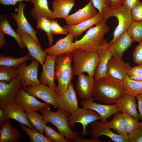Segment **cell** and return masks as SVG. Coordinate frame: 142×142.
<instances>
[{
	"mask_svg": "<svg viewBox=\"0 0 142 142\" xmlns=\"http://www.w3.org/2000/svg\"><path fill=\"white\" fill-rule=\"evenodd\" d=\"M8 120L3 109L0 108V125L1 127Z\"/></svg>",
	"mask_w": 142,
	"mask_h": 142,
	"instance_id": "cell-50",
	"label": "cell"
},
{
	"mask_svg": "<svg viewBox=\"0 0 142 142\" xmlns=\"http://www.w3.org/2000/svg\"><path fill=\"white\" fill-rule=\"evenodd\" d=\"M101 119L100 115L96 111L84 108H79L68 118V121L70 127L72 129L76 123L81 124L83 126L81 135L84 137L90 133V131H88L87 130V126L94 121Z\"/></svg>",
	"mask_w": 142,
	"mask_h": 142,
	"instance_id": "cell-7",
	"label": "cell"
},
{
	"mask_svg": "<svg viewBox=\"0 0 142 142\" xmlns=\"http://www.w3.org/2000/svg\"><path fill=\"white\" fill-rule=\"evenodd\" d=\"M125 93L135 97L139 94H142V81H137L131 79L128 74L123 80Z\"/></svg>",
	"mask_w": 142,
	"mask_h": 142,
	"instance_id": "cell-31",
	"label": "cell"
},
{
	"mask_svg": "<svg viewBox=\"0 0 142 142\" xmlns=\"http://www.w3.org/2000/svg\"><path fill=\"white\" fill-rule=\"evenodd\" d=\"M23 1L30 2L29 0H0V3L1 4L4 6H15L17 3Z\"/></svg>",
	"mask_w": 142,
	"mask_h": 142,
	"instance_id": "cell-48",
	"label": "cell"
},
{
	"mask_svg": "<svg viewBox=\"0 0 142 142\" xmlns=\"http://www.w3.org/2000/svg\"><path fill=\"white\" fill-rule=\"evenodd\" d=\"M94 7L97 9L100 13L105 8L110 6L109 0H91Z\"/></svg>",
	"mask_w": 142,
	"mask_h": 142,
	"instance_id": "cell-45",
	"label": "cell"
},
{
	"mask_svg": "<svg viewBox=\"0 0 142 142\" xmlns=\"http://www.w3.org/2000/svg\"><path fill=\"white\" fill-rule=\"evenodd\" d=\"M125 92L123 80L107 77L96 82L93 96L96 100L109 104L116 103Z\"/></svg>",
	"mask_w": 142,
	"mask_h": 142,
	"instance_id": "cell-1",
	"label": "cell"
},
{
	"mask_svg": "<svg viewBox=\"0 0 142 142\" xmlns=\"http://www.w3.org/2000/svg\"><path fill=\"white\" fill-rule=\"evenodd\" d=\"M0 31L4 34L10 36L14 38L20 48L23 49L25 47L20 36L12 29L5 16H1Z\"/></svg>",
	"mask_w": 142,
	"mask_h": 142,
	"instance_id": "cell-30",
	"label": "cell"
},
{
	"mask_svg": "<svg viewBox=\"0 0 142 142\" xmlns=\"http://www.w3.org/2000/svg\"><path fill=\"white\" fill-rule=\"evenodd\" d=\"M1 127L0 142L19 141L21 137L19 132L12 126L9 120Z\"/></svg>",
	"mask_w": 142,
	"mask_h": 142,
	"instance_id": "cell-29",
	"label": "cell"
},
{
	"mask_svg": "<svg viewBox=\"0 0 142 142\" xmlns=\"http://www.w3.org/2000/svg\"><path fill=\"white\" fill-rule=\"evenodd\" d=\"M106 21L103 20L90 28L81 39H76L73 43L75 49L97 52L106 40L104 39L105 35L109 31Z\"/></svg>",
	"mask_w": 142,
	"mask_h": 142,
	"instance_id": "cell-2",
	"label": "cell"
},
{
	"mask_svg": "<svg viewBox=\"0 0 142 142\" xmlns=\"http://www.w3.org/2000/svg\"><path fill=\"white\" fill-rule=\"evenodd\" d=\"M13 103L20 106L26 113L49 108L50 105L45 102H39L34 97L26 92L23 88L21 89Z\"/></svg>",
	"mask_w": 142,
	"mask_h": 142,
	"instance_id": "cell-12",
	"label": "cell"
},
{
	"mask_svg": "<svg viewBox=\"0 0 142 142\" xmlns=\"http://www.w3.org/2000/svg\"><path fill=\"white\" fill-rule=\"evenodd\" d=\"M107 124V121L104 123L97 120L91 123L90 136L92 139L97 142H100L98 138L101 135H104L109 138L115 142H129L128 135H122L113 133L110 130Z\"/></svg>",
	"mask_w": 142,
	"mask_h": 142,
	"instance_id": "cell-10",
	"label": "cell"
},
{
	"mask_svg": "<svg viewBox=\"0 0 142 142\" xmlns=\"http://www.w3.org/2000/svg\"><path fill=\"white\" fill-rule=\"evenodd\" d=\"M140 1V0H123V5L131 10Z\"/></svg>",
	"mask_w": 142,
	"mask_h": 142,
	"instance_id": "cell-47",
	"label": "cell"
},
{
	"mask_svg": "<svg viewBox=\"0 0 142 142\" xmlns=\"http://www.w3.org/2000/svg\"><path fill=\"white\" fill-rule=\"evenodd\" d=\"M131 68L129 63L112 56L108 63L106 74L110 77L123 80Z\"/></svg>",
	"mask_w": 142,
	"mask_h": 142,
	"instance_id": "cell-16",
	"label": "cell"
},
{
	"mask_svg": "<svg viewBox=\"0 0 142 142\" xmlns=\"http://www.w3.org/2000/svg\"><path fill=\"white\" fill-rule=\"evenodd\" d=\"M4 34L0 31V48H1L5 45L7 44L4 37Z\"/></svg>",
	"mask_w": 142,
	"mask_h": 142,
	"instance_id": "cell-52",
	"label": "cell"
},
{
	"mask_svg": "<svg viewBox=\"0 0 142 142\" xmlns=\"http://www.w3.org/2000/svg\"><path fill=\"white\" fill-rule=\"evenodd\" d=\"M133 56L135 63L138 64H142V41L134 50Z\"/></svg>",
	"mask_w": 142,
	"mask_h": 142,
	"instance_id": "cell-43",
	"label": "cell"
},
{
	"mask_svg": "<svg viewBox=\"0 0 142 142\" xmlns=\"http://www.w3.org/2000/svg\"><path fill=\"white\" fill-rule=\"evenodd\" d=\"M110 6L117 7L123 5V0H109Z\"/></svg>",
	"mask_w": 142,
	"mask_h": 142,
	"instance_id": "cell-51",
	"label": "cell"
},
{
	"mask_svg": "<svg viewBox=\"0 0 142 142\" xmlns=\"http://www.w3.org/2000/svg\"><path fill=\"white\" fill-rule=\"evenodd\" d=\"M98 12L95 9L91 0H90L83 8L69 15L65 19V22L68 25H76L94 17Z\"/></svg>",
	"mask_w": 142,
	"mask_h": 142,
	"instance_id": "cell-21",
	"label": "cell"
},
{
	"mask_svg": "<svg viewBox=\"0 0 142 142\" xmlns=\"http://www.w3.org/2000/svg\"><path fill=\"white\" fill-rule=\"evenodd\" d=\"M39 111L48 123L54 125L58 132L70 141H83V138L79 136V133L72 131L69 125L68 118L70 115L59 108L56 112L50 110L49 107L41 109Z\"/></svg>",
	"mask_w": 142,
	"mask_h": 142,
	"instance_id": "cell-3",
	"label": "cell"
},
{
	"mask_svg": "<svg viewBox=\"0 0 142 142\" xmlns=\"http://www.w3.org/2000/svg\"><path fill=\"white\" fill-rule=\"evenodd\" d=\"M122 113L124 120L126 131L128 134L139 127L140 122L126 113Z\"/></svg>",
	"mask_w": 142,
	"mask_h": 142,
	"instance_id": "cell-40",
	"label": "cell"
},
{
	"mask_svg": "<svg viewBox=\"0 0 142 142\" xmlns=\"http://www.w3.org/2000/svg\"><path fill=\"white\" fill-rule=\"evenodd\" d=\"M34 5L31 10L30 14L32 18L37 20L41 16H45L51 21L54 20L53 11L49 8L47 0H29Z\"/></svg>",
	"mask_w": 142,
	"mask_h": 142,
	"instance_id": "cell-28",
	"label": "cell"
},
{
	"mask_svg": "<svg viewBox=\"0 0 142 142\" xmlns=\"http://www.w3.org/2000/svg\"><path fill=\"white\" fill-rule=\"evenodd\" d=\"M130 78L131 79L137 81H142V73L135 76H129Z\"/></svg>",
	"mask_w": 142,
	"mask_h": 142,
	"instance_id": "cell-53",
	"label": "cell"
},
{
	"mask_svg": "<svg viewBox=\"0 0 142 142\" xmlns=\"http://www.w3.org/2000/svg\"><path fill=\"white\" fill-rule=\"evenodd\" d=\"M24 90L29 94L42 100L58 109L57 100L59 96L55 90L41 83L27 86Z\"/></svg>",
	"mask_w": 142,
	"mask_h": 142,
	"instance_id": "cell-9",
	"label": "cell"
},
{
	"mask_svg": "<svg viewBox=\"0 0 142 142\" xmlns=\"http://www.w3.org/2000/svg\"><path fill=\"white\" fill-rule=\"evenodd\" d=\"M21 128L29 136L31 142H53L47 136H45L34 129L29 128L20 123Z\"/></svg>",
	"mask_w": 142,
	"mask_h": 142,
	"instance_id": "cell-37",
	"label": "cell"
},
{
	"mask_svg": "<svg viewBox=\"0 0 142 142\" xmlns=\"http://www.w3.org/2000/svg\"><path fill=\"white\" fill-rule=\"evenodd\" d=\"M136 99L135 97L125 93L116 103L118 105L121 111L125 113L139 121L141 120V117L137 111Z\"/></svg>",
	"mask_w": 142,
	"mask_h": 142,
	"instance_id": "cell-24",
	"label": "cell"
},
{
	"mask_svg": "<svg viewBox=\"0 0 142 142\" xmlns=\"http://www.w3.org/2000/svg\"><path fill=\"white\" fill-rule=\"evenodd\" d=\"M103 20H106L112 17H115L118 19V24L113 32V38L106 45L112 43L121 34L126 31L133 22L131 10L122 5L117 7L109 6L105 8L101 14Z\"/></svg>",
	"mask_w": 142,
	"mask_h": 142,
	"instance_id": "cell-6",
	"label": "cell"
},
{
	"mask_svg": "<svg viewBox=\"0 0 142 142\" xmlns=\"http://www.w3.org/2000/svg\"><path fill=\"white\" fill-rule=\"evenodd\" d=\"M142 73V64L131 68L128 72L129 76L136 75Z\"/></svg>",
	"mask_w": 142,
	"mask_h": 142,
	"instance_id": "cell-46",
	"label": "cell"
},
{
	"mask_svg": "<svg viewBox=\"0 0 142 142\" xmlns=\"http://www.w3.org/2000/svg\"><path fill=\"white\" fill-rule=\"evenodd\" d=\"M110 129L116 131L118 134L122 135H127L125 127L124 120L122 113L118 112L114 116L113 119L107 122Z\"/></svg>",
	"mask_w": 142,
	"mask_h": 142,
	"instance_id": "cell-34",
	"label": "cell"
},
{
	"mask_svg": "<svg viewBox=\"0 0 142 142\" xmlns=\"http://www.w3.org/2000/svg\"><path fill=\"white\" fill-rule=\"evenodd\" d=\"M94 98L88 100H82L80 104L83 108L94 110L97 112L101 117V122L104 123L111 116L121 111L117 104L104 105L98 104L93 101Z\"/></svg>",
	"mask_w": 142,
	"mask_h": 142,
	"instance_id": "cell-14",
	"label": "cell"
},
{
	"mask_svg": "<svg viewBox=\"0 0 142 142\" xmlns=\"http://www.w3.org/2000/svg\"><path fill=\"white\" fill-rule=\"evenodd\" d=\"M107 43L106 40L97 52L99 58L94 76L95 82L103 78L108 77L106 74L107 65L109 60L112 56L105 45Z\"/></svg>",
	"mask_w": 142,
	"mask_h": 142,
	"instance_id": "cell-23",
	"label": "cell"
},
{
	"mask_svg": "<svg viewBox=\"0 0 142 142\" xmlns=\"http://www.w3.org/2000/svg\"><path fill=\"white\" fill-rule=\"evenodd\" d=\"M57 55H48L42 65L43 70L40 74V83L55 89L56 86L54 82L55 76V59Z\"/></svg>",
	"mask_w": 142,
	"mask_h": 142,
	"instance_id": "cell-17",
	"label": "cell"
},
{
	"mask_svg": "<svg viewBox=\"0 0 142 142\" xmlns=\"http://www.w3.org/2000/svg\"><path fill=\"white\" fill-rule=\"evenodd\" d=\"M19 72L18 69L13 67L0 66V80L9 83L12 79L17 78Z\"/></svg>",
	"mask_w": 142,
	"mask_h": 142,
	"instance_id": "cell-36",
	"label": "cell"
},
{
	"mask_svg": "<svg viewBox=\"0 0 142 142\" xmlns=\"http://www.w3.org/2000/svg\"><path fill=\"white\" fill-rule=\"evenodd\" d=\"M57 104L58 109H61L70 115L79 108L72 83H70L64 93L59 95L57 100Z\"/></svg>",
	"mask_w": 142,
	"mask_h": 142,
	"instance_id": "cell-13",
	"label": "cell"
},
{
	"mask_svg": "<svg viewBox=\"0 0 142 142\" xmlns=\"http://www.w3.org/2000/svg\"><path fill=\"white\" fill-rule=\"evenodd\" d=\"M102 14L98 12L94 17L84 21L77 24L74 25H66L63 27L67 31L68 33H71L74 38L79 37L82 33L88 28L103 20Z\"/></svg>",
	"mask_w": 142,
	"mask_h": 142,
	"instance_id": "cell-26",
	"label": "cell"
},
{
	"mask_svg": "<svg viewBox=\"0 0 142 142\" xmlns=\"http://www.w3.org/2000/svg\"><path fill=\"white\" fill-rule=\"evenodd\" d=\"M50 27L53 34H63L68 33L65 28L62 27L58 23L57 21L54 19L51 21Z\"/></svg>",
	"mask_w": 142,
	"mask_h": 142,
	"instance_id": "cell-42",
	"label": "cell"
},
{
	"mask_svg": "<svg viewBox=\"0 0 142 142\" xmlns=\"http://www.w3.org/2000/svg\"><path fill=\"white\" fill-rule=\"evenodd\" d=\"M133 21L142 22V2L140 1L131 10Z\"/></svg>",
	"mask_w": 142,
	"mask_h": 142,
	"instance_id": "cell-41",
	"label": "cell"
},
{
	"mask_svg": "<svg viewBox=\"0 0 142 142\" xmlns=\"http://www.w3.org/2000/svg\"><path fill=\"white\" fill-rule=\"evenodd\" d=\"M72 53L74 75L78 76L85 72L93 78L99 58L98 52L75 49Z\"/></svg>",
	"mask_w": 142,
	"mask_h": 142,
	"instance_id": "cell-5",
	"label": "cell"
},
{
	"mask_svg": "<svg viewBox=\"0 0 142 142\" xmlns=\"http://www.w3.org/2000/svg\"><path fill=\"white\" fill-rule=\"evenodd\" d=\"M75 84L79 96L82 100L92 98L95 81L93 78L81 74L78 76Z\"/></svg>",
	"mask_w": 142,
	"mask_h": 142,
	"instance_id": "cell-20",
	"label": "cell"
},
{
	"mask_svg": "<svg viewBox=\"0 0 142 142\" xmlns=\"http://www.w3.org/2000/svg\"><path fill=\"white\" fill-rule=\"evenodd\" d=\"M139 128L142 131V121H141V122H140Z\"/></svg>",
	"mask_w": 142,
	"mask_h": 142,
	"instance_id": "cell-54",
	"label": "cell"
},
{
	"mask_svg": "<svg viewBox=\"0 0 142 142\" xmlns=\"http://www.w3.org/2000/svg\"><path fill=\"white\" fill-rule=\"evenodd\" d=\"M75 0H54L52 4L54 18L65 19L75 4Z\"/></svg>",
	"mask_w": 142,
	"mask_h": 142,
	"instance_id": "cell-27",
	"label": "cell"
},
{
	"mask_svg": "<svg viewBox=\"0 0 142 142\" xmlns=\"http://www.w3.org/2000/svg\"><path fill=\"white\" fill-rule=\"evenodd\" d=\"M74 39L72 34L68 33L66 37L59 39L54 45L46 48L44 51L50 55L72 53L76 49L73 44Z\"/></svg>",
	"mask_w": 142,
	"mask_h": 142,
	"instance_id": "cell-22",
	"label": "cell"
},
{
	"mask_svg": "<svg viewBox=\"0 0 142 142\" xmlns=\"http://www.w3.org/2000/svg\"><path fill=\"white\" fill-rule=\"evenodd\" d=\"M44 132L46 136L53 142H70L59 133L57 132L53 128L46 124L45 125Z\"/></svg>",
	"mask_w": 142,
	"mask_h": 142,
	"instance_id": "cell-39",
	"label": "cell"
},
{
	"mask_svg": "<svg viewBox=\"0 0 142 142\" xmlns=\"http://www.w3.org/2000/svg\"><path fill=\"white\" fill-rule=\"evenodd\" d=\"M26 113V116L34 129L41 134H43L44 132L45 125L48 122L44 116L37 111Z\"/></svg>",
	"mask_w": 142,
	"mask_h": 142,
	"instance_id": "cell-33",
	"label": "cell"
},
{
	"mask_svg": "<svg viewBox=\"0 0 142 142\" xmlns=\"http://www.w3.org/2000/svg\"><path fill=\"white\" fill-rule=\"evenodd\" d=\"M72 58V53L60 54L56 57L55 72L58 84L55 90L59 95L66 91L73 78Z\"/></svg>",
	"mask_w": 142,
	"mask_h": 142,
	"instance_id": "cell-4",
	"label": "cell"
},
{
	"mask_svg": "<svg viewBox=\"0 0 142 142\" xmlns=\"http://www.w3.org/2000/svg\"><path fill=\"white\" fill-rule=\"evenodd\" d=\"M2 109L7 120L10 119H14L30 128L34 129L29 121L26 113L18 105L13 103Z\"/></svg>",
	"mask_w": 142,
	"mask_h": 142,
	"instance_id": "cell-25",
	"label": "cell"
},
{
	"mask_svg": "<svg viewBox=\"0 0 142 142\" xmlns=\"http://www.w3.org/2000/svg\"><path fill=\"white\" fill-rule=\"evenodd\" d=\"M23 88V84L19 76L11 80L9 83L0 82V108L3 109L13 103L20 91Z\"/></svg>",
	"mask_w": 142,
	"mask_h": 142,
	"instance_id": "cell-8",
	"label": "cell"
},
{
	"mask_svg": "<svg viewBox=\"0 0 142 142\" xmlns=\"http://www.w3.org/2000/svg\"><path fill=\"white\" fill-rule=\"evenodd\" d=\"M134 41L126 31L121 34L107 47L112 56L117 59H122L123 54Z\"/></svg>",
	"mask_w": 142,
	"mask_h": 142,
	"instance_id": "cell-19",
	"label": "cell"
},
{
	"mask_svg": "<svg viewBox=\"0 0 142 142\" xmlns=\"http://www.w3.org/2000/svg\"><path fill=\"white\" fill-rule=\"evenodd\" d=\"M128 135L130 142H142V131L139 127Z\"/></svg>",
	"mask_w": 142,
	"mask_h": 142,
	"instance_id": "cell-44",
	"label": "cell"
},
{
	"mask_svg": "<svg viewBox=\"0 0 142 142\" xmlns=\"http://www.w3.org/2000/svg\"><path fill=\"white\" fill-rule=\"evenodd\" d=\"M40 63L37 59L33 58L31 63L26 66V62L22 64L17 68L18 76L21 78L23 84V89L27 86L40 84L38 79V72Z\"/></svg>",
	"mask_w": 142,
	"mask_h": 142,
	"instance_id": "cell-11",
	"label": "cell"
},
{
	"mask_svg": "<svg viewBox=\"0 0 142 142\" xmlns=\"http://www.w3.org/2000/svg\"><path fill=\"white\" fill-rule=\"evenodd\" d=\"M36 27L46 32L49 44L52 45L53 41V34L50 27L51 21L45 16H41L37 20Z\"/></svg>",
	"mask_w": 142,
	"mask_h": 142,
	"instance_id": "cell-35",
	"label": "cell"
},
{
	"mask_svg": "<svg viewBox=\"0 0 142 142\" xmlns=\"http://www.w3.org/2000/svg\"><path fill=\"white\" fill-rule=\"evenodd\" d=\"M25 45L28 49L29 54L37 60L42 66L48 55L41 45L27 33L22 32L18 34Z\"/></svg>",
	"mask_w": 142,
	"mask_h": 142,
	"instance_id": "cell-18",
	"label": "cell"
},
{
	"mask_svg": "<svg viewBox=\"0 0 142 142\" xmlns=\"http://www.w3.org/2000/svg\"><path fill=\"white\" fill-rule=\"evenodd\" d=\"M33 59L28 54L20 58H14L11 56H6L1 54L0 56V65L13 67L17 68L26 61Z\"/></svg>",
	"mask_w": 142,
	"mask_h": 142,
	"instance_id": "cell-32",
	"label": "cell"
},
{
	"mask_svg": "<svg viewBox=\"0 0 142 142\" xmlns=\"http://www.w3.org/2000/svg\"><path fill=\"white\" fill-rule=\"evenodd\" d=\"M25 4L23 2L18 3L17 8H15V11L17 13H11V15L16 21L17 28V33L18 34L24 32L29 34L33 37L40 45L39 41L36 36L37 31L35 30L29 23L24 14V11Z\"/></svg>",
	"mask_w": 142,
	"mask_h": 142,
	"instance_id": "cell-15",
	"label": "cell"
},
{
	"mask_svg": "<svg viewBox=\"0 0 142 142\" xmlns=\"http://www.w3.org/2000/svg\"><path fill=\"white\" fill-rule=\"evenodd\" d=\"M126 31L134 41H142V22L133 21Z\"/></svg>",
	"mask_w": 142,
	"mask_h": 142,
	"instance_id": "cell-38",
	"label": "cell"
},
{
	"mask_svg": "<svg viewBox=\"0 0 142 142\" xmlns=\"http://www.w3.org/2000/svg\"><path fill=\"white\" fill-rule=\"evenodd\" d=\"M135 97L138 100L137 108L142 121V94H138Z\"/></svg>",
	"mask_w": 142,
	"mask_h": 142,
	"instance_id": "cell-49",
	"label": "cell"
}]
</instances>
